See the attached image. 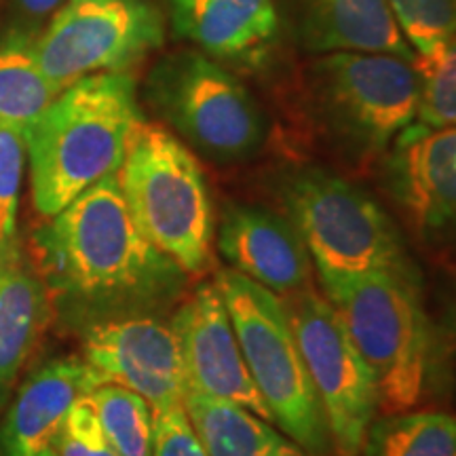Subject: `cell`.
<instances>
[{
  "label": "cell",
  "instance_id": "cell-1",
  "mask_svg": "<svg viewBox=\"0 0 456 456\" xmlns=\"http://www.w3.org/2000/svg\"><path fill=\"white\" fill-rule=\"evenodd\" d=\"M140 121L135 81L125 72L91 74L61 91L26 135L37 212L53 218L117 174Z\"/></svg>",
  "mask_w": 456,
  "mask_h": 456
},
{
  "label": "cell",
  "instance_id": "cell-2",
  "mask_svg": "<svg viewBox=\"0 0 456 456\" xmlns=\"http://www.w3.org/2000/svg\"><path fill=\"white\" fill-rule=\"evenodd\" d=\"M45 249L61 285L87 302H148L182 283L180 266L135 226L118 171L53 216Z\"/></svg>",
  "mask_w": 456,
  "mask_h": 456
},
{
  "label": "cell",
  "instance_id": "cell-3",
  "mask_svg": "<svg viewBox=\"0 0 456 456\" xmlns=\"http://www.w3.org/2000/svg\"><path fill=\"white\" fill-rule=\"evenodd\" d=\"M323 292L366 359L387 412H408L427 391L431 330L414 277L397 273H319Z\"/></svg>",
  "mask_w": 456,
  "mask_h": 456
},
{
  "label": "cell",
  "instance_id": "cell-4",
  "mask_svg": "<svg viewBox=\"0 0 456 456\" xmlns=\"http://www.w3.org/2000/svg\"><path fill=\"white\" fill-rule=\"evenodd\" d=\"M118 182L135 226L159 252L188 275L212 266V195L201 165L175 135L142 118L129 135Z\"/></svg>",
  "mask_w": 456,
  "mask_h": 456
},
{
  "label": "cell",
  "instance_id": "cell-5",
  "mask_svg": "<svg viewBox=\"0 0 456 456\" xmlns=\"http://www.w3.org/2000/svg\"><path fill=\"white\" fill-rule=\"evenodd\" d=\"M214 283L273 425L281 427L285 436L309 452H323L330 444L326 416L296 342L285 300L232 269H222Z\"/></svg>",
  "mask_w": 456,
  "mask_h": 456
},
{
  "label": "cell",
  "instance_id": "cell-6",
  "mask_svg": "<svg viewBox=\"0 0 456 456\" xmlns=\"http://www.w3.org/2000/svg\"><path fill=\"white\" fill-rule=\"evenodd\" d=\"M283 199L317 273L414 277L389 214L362 188L323 169H302L285 182Z\"/></svg>",
  "mask_w": 456,
  "mask_h": 456
},
{
  "label": "cell",
  "instance_id": "cell-7",
  "mask_svg": "<svg viewBox=\"0 0 456 456\" xmlns=\"http://www.w3.org/2000/svg\"><path fill=\"white\" fill-rule=\"evenodd\" d=\"M148 95L165 121L214 161H243L265 142V114L254 95L199 51L163 57L148 78Z\"/></svg>",
  "mask_w": 456,
  "mask_h": 456
},
{
  "label": "cell",
  "instance_id": "cell-8",
  "mask_svg": "<svg viewBox=\"0 0 456 456\" xmlns=\"http://www.w3.org/2000/svg\"><path fill=\"white\" fill-rule=\"evenodd\" d=\"M313 85L330 125L363 152H380L419 117L420 77L389 53L336 51L315 61Z\"/></svg>",
  "mask_w": 456,
  "mask_h": 456
},
{
  "label": "cell",
  "instance_id": "cell-9",
  "mask_svg": "<svg viewBox=\"0 0 456 456\" xmlns=\"http://www.w3.org/2000/svg\"><path fill=\"white\" fill-rule=\"evenodd\" d=\"M163 34L151 0H68L32 49L45 77L64 91L91 74L125 72L161 47Z\"/></svg>",
  "mask_w": 456,
  "mask_h": 456
},
{
  "label": "cell",
  "instance_id": "cell-10",
  "mask_svg": "<svg viewBox=\"0 0 456 456\" xmlns=\"http://www.w3.org/2000/svg\"><path fill=\"white\" fill-rule=\"evenodd\" d=\"M313 389L326 416L330 440L340 456H357L368 444L379 387L328 298L300 289L285 300Z\"/></svg>",
  "mask_w": 456,
  "mask_h": 456
},
{
  "label": "cell",
  "instance_id": "cell-11",
  "mask_svg": "<svg viewBox=\"0 0 456 456\" xmlns=\"http://www.w3.org/2000/svg\"><path fill=\"white\" fill-rule=\"evenodd\" d=\"M83 353L102 385L138 393L155 414L184 406V359L178 336L163 319L135 315L95 323L85 334Z\"/></svg>",
  "mask_w": 456,
  "mask_h": 456
},
{
  "label": "cell",
  "instance_id": "cell-12",
  "mask_svg": "<svg viewBox=\"0 0 456 456\" xmlns=\"http://www.w3.org/2000/svg\"><path fill=\"white\" fill-rule=\"evenodd\" d=\"M171 328L180 342L188 391L239 403L273 423L245 366L235 328L216 283L197 288L175 311Z\"/></svg>",
  "mask_w": 456,
  "mask_h": 456
},
{
  "label": "cell",
  "instance_id": "cell-13",
  "mask_svg": "<svg viewBox=\"0 0 456 456\" xmlns=\"http://www.w3.org/2000/svg\"><path fill=\"white\" fill-rule=\"evenodd\" d=\"M387 184L416 232L456 235V129L408 125L387 161Z\"/></svg>",
  "mask_w": 456,
  "mask_h": 456
},
{
  "label": "cell",
  "instance_id": "cell-14",
  "mask_svg": "<svg viewBox=\"0 0 456 456\" xmlns=\"http://www.w3.org/2000/svg\"><path fill=\"white\" fill-rule=\"evenodd\" d=\"M218 249L228 269L277 296L300 292L311 279L309 249L300 232L260 205H228L220 216Z\"/></svg>",
  "mask_w": 456,
  "mask_h": 456
},
{
  "label": "cell",
  "instance_id": "cell-15",
  "mask_svg": "<svg viewBox=\"0 0 456 456\" xmlns=\"http://www.w3.org/2000/svg\"><path fill=\"white\" fill-rule=\"evenodd\" d=\"M100 379L85 362L47 363L26 380L0 429V456H38L51 448L66 414Z\"/></svg>",
  "mask_w": 456,
  "mask_h": 456
},
{
  "label": "cell",
  "instance_id": "cell-16",
  "mask_svg": "<svg viewBox=\"0 0 456 456\" xmlns=\"http://www.w3.org/2000/svg\"><path fill=\"white\" fill-rule=\"evenodd\" d=\"M175 32L220 60H258L277 34L273 0H169Z\"/></svg>",
  "mask_w": 456,
  "mask_h": 456
},
{
  "label": "cell",
  "instance_id": "cell-17",
  "mask_svg": "<svg viewBox=\"0 0 456 456\" xmlns=\"http://www.w3.org/2000/svg\"><path fill=\"white\" fill-rule=\"evenodd\" d=\"M300 37L317 53L359 51L414 61L389 0H298Z\"/></svg>",
  "mask_w": 456,
  "mask_h": 456
},
{
  "label": "cell",
  "instance_id": "cell-18",
  "mask_svg": "<svg viewBox=\"0 0 456 456\" xmlns=\"http://www.w3.org/2000/svg\"><path fill=\"white\" fill-rule=\"evenodd\" d=\"M47 300L17 241L0 249V393L24 366L41 334Z\"/></svg>",
  "mask_w": 456,
  "mask_h": 456
},
{
  "label": "cell",
  "instance_id": "cell-19",
  "mask_svg": "<svg viewBox=\"0 0 456 456\" xmlns=\"http://www.w3.org/2000/svg\"><path fill=\"white\" fill-rule=\"evenodd\" d=\"M184 410L208 456H309L292 437L239 403L188 391Z\"/></svg>",
  "mask_w": 456,
  "mask_h": 456
},
{
  "label": "cell",
  "instance_id": "cell-20",
  "mask_svg": "<svg viewBox=\"0 0 456 456\" xmlns=\"http://www.w3.org/2000/svg\"><path fill=\"white\" fill-rule=\"evenodd\" d=\"M34 43L11 38L0 45V123L28 135L57 95L34 57Z\"/></svg>",
  "mask_w": 456,
  "mask_h": 456
},
{
  "label": "cell",
  "instance_id": "cell-21",
  "mask_svg": "<svg viewBox=\"0 0 456 456\" xmlns=\"http://www.w3.org/2000/svg\"><path fill=\"white\" fill-rule=\"evenodd\" d=\"M370 456H456V416L397 412L368 436Z\"/></svg>",
  "mask_w": 456,
  "mask_h": 456
},
{
  "label": "cell",
  "instance_id": "cell-22",
  "mask_svg": "<svg viewBox=\"0 0 456 456\" xmlns=\"http://www.w3.org/2000/svg\"><path fill=\"white\" fill-rule=\"evenodd\" d=\"M87 397L118 456H152L155 412L144 397L118 385H100Z\"/></svg>",
  "mask_w": 456,
  "mask_h": 456
},
{
  "label": "cell",
  "instance_id": "cell-23",
  "mask_svg": "<svg viewBox=\"0 0 456 456\" xmlns=\"http://www.w3.org/2000/svg\"><path fill=\"white\" fill-rule=\"evenodd\" d=\"M419 121L433 129L456 127V37L436 53L420 57Z\"/></svg>",
  "mask_w": 456,
  "mask_h": 456
},
{
  "label": "cell",
  "instance_id": "cell-24",
  "mask_svg": "<svg viewBox=\"0 0 456 456\" xmlns=\"http://www.w3.org/2000/svg\"><path fill=\"white\" fill-rule=\"evenodd\" d=\"M403 37L416 53H436L456 37V0H389Z\"/></svg>",
  "mask_w": 456,
  "mask_h": 456
},
{
  "label": "cell",
  "instance_id": "cell-25",
  "mask_svg": "<svg viewBox=\"0 0 456 456\" xmlns=\"http://www.w3.org/2000/svg\"><path fill=\"white\" fill-rule=\"evenodd\" d=\"M26 159V135L0 123V249L13 245L17 201Z\"/></svg>",
  "mask_w": 456,
  "mask_h": 456
},
{
  "label": "cell",
  "instance_id": "cell-26",
  "mask_svg": "<svg viewBox=\"0 0 456 456\" xmlns=\"http://www.w3.org/2000/svg\"><path fill=\"white\" fill-rule=\"evenodd\" d=\"M51 448L57 456H118L108 442L89 397H81L70 408Z\"/></svg>",
  "mask_w": 456,
  "mask_h": 456
},
{
  "label": "cell",
  "instance_id": "cell-27",
  "mask_svg": "<svg viewBox=\"0 0 456 456\" xmlns=\"http://www.w3.org/2000/svg\"><path fill=\"white\" fill-rule=\"evenodd\" d=\"M152 456H208L188 420L184 406L155 414Z\"/></svg>",
  "mask_w": 456,
  "mask_h": 456
},
{
  "label": "cell",
  "instance_id": "cell-28",
  "mask_svg": "<svg viewBox=\"0 0 456 456\" xmlns=\"http://www.w3.org/2000/svg\"><path fill=\"white\" fill-rule=\"evenodd\" d=\"M61 3H64V0H20V4L24 7L26 13L38 17L51 13V11L60 7Z\"/></svg>",
  "mask_w": 456,
  "mask_h": 456
},
{
  "label": "cell",
  "instance_id": "cell-29",
  "mask_svg": "<svg viewBox=\"0 0 456 456\" xmlns=\"http://www.w3.org/2000/svg\"><path fill=\"white\" fill-rule=\"evenodd\" d=\"M38 456H57V454H55L53 448H47V450H43V452L38 454Z\"/></svg>",
  "mask_w": 456,
  "mask_h": 456
}]
</instances>
